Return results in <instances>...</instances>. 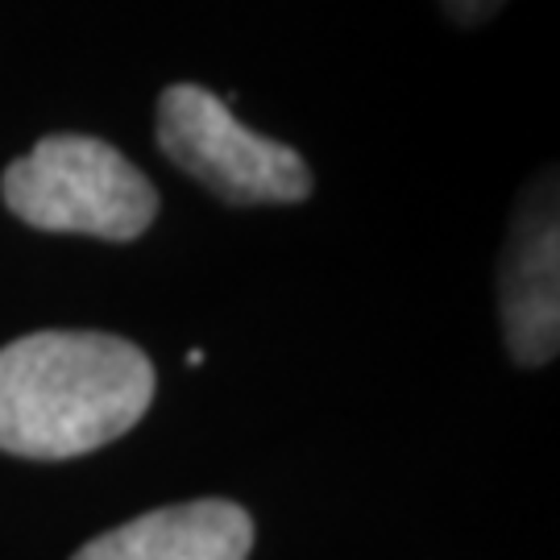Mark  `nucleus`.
<instances>
[{
    "instance_id": "f257e3e1",
    "label": "nucleus",
    "mask_w": 560,
    "mask_h": 560,
    "mask_svg": "<svg viewBox=\"0 0 560 560\" xmlns=\"http://www.w3.org/2000/svg\"><path fill=\"white\" fill-rule=\"evenodd\" d=\"M154 402V365L108 332H30L0 349V453L67 460L125 436Z\"/></svg>"
},
{
    "instance_id": "20e7f679",
    "label": "nucleus",
    "mask_w": 560,
    "mask_h": 560,
    "mask_svg": "<svg viewBox=\"0 0 560 560\" xmlns=\"http://www.w3.org/2000/svg\"><path fill=\"white\" fill-rule=\"evenodd\" d=\"M502 328L520 365L557 358L560 340V229L557 191H532L502 258Z\"/></svg>"
},
{
    "instance_id": "39448f33",
    "label": "nucleus",
    "mask_w": 560,
    "mask_h": 560,
    "mask_svg": "<svg viewBox=\"0 0 560 560\" xmlns=\"http://www.w3.org/2000/svg\"><path fill=\"white\" fill-rule=\"evenodd\" d=\"M254 548L249 511L229 499H196L120 523L71 560H245Z\"/></svg>"
},
{
    "instance_id": "7ed1b4c3",
    "label": "nucleus",
    "mask_w": 560,
    "mask_h": 560,
    "mask_svg": "<svg viewBox=\"0 0 560 560\" xmlns=\"http://www.w3.org/2000/svg\"><path fill=\"white\" fill-rule=\"evenodd\" d=\"M159 145L229 203H300L312 196V171L300 150L245 129L229 113V101L200 83H171L162 92Z\"/></svg>"
},
{
    "instance_id": "423d86ee",
    "label": "nucleus",
    "mask_w": 560,
    "mask_h": 560,
    "mask_svg": "<svg viewBox=\"0 0 560 560\" xmlns=\"http://www.w3.org/2000/svg\"><path fill=\"white\" fill-rule=\"evenodd\" d=\"M444 9H448V18L460 21V25H481V21H490L499 13L506 0H441Z\"/></svg>"
},
{
    "instance_id": "f03ea898",
    "label": "nucleus",
    "mask_w": 560,
    "mask_h": 560,
    "mask_svg": "<svg viewBox=\"0 0 560 560\" xmlns=\"http://www.w3.org/2000/svg\"><path fill=\"white\" fill-rule=\"evenodd\" d=\"M4 208L42 233L133 241L159 217V191L117 145L50 133L0 179Z\"/></svg>"
}]
</instances>
